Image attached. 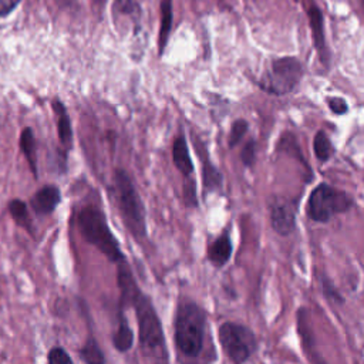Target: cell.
<instances>
[{
    "mask_svg": "<svg viewBox=\"0 0 364 364\" xmlns=\"http://www.w3.org/2000/svg\"><path fill=\"white\" fill-rule=\"evenodd\" d=\"M47 361L50 364H73V358L63 347H53L47 354Z\"/></svg>",
    "mask_w": 364,
    "mask_h": 364,
    "instance_id": "cb8c5ba5",
    "label": "cell"
},
{
    "mask_svg": "<svg viewBox=\"0 0 364 364\" xmlns=\"http://www.w3.org/2000/svg\"><path fill=\"white\" fill-rule=\"evenodd\" d=\"M202 185L205 192H220L223 186V176L209 158L202 159Z\"/></svg>",
    "mask_w": 364,
    "mask_h": 364,
    "instance_id": "e0dca14e",
    "label": "cell"
},
{
    "mask_svg": "<svg viewBox=\"0 0 364 364\" xmlns=\"http://www.w3.org/2000/svg\"><path fill=\"white\" fill-rule=\"evenodd\" d=\"M77 220L78 230L87 243L97 247L112 263L125 260L119 243L111 232L102 210L92 205H87L78 212Z\"/></svg>",
    "mask_w": 364,
    "mask_h": 364,
    "instance_id": "3957f363",
    "label": "cell"
},
{
    "mask_svg": "<svg viewBox=\"0 0 364 364\" xmlns=\"http://www.w3.org/2000/svg\"><path fill=\"white\" fill-rule=\"evenodd\" d=\"M232 242L228 233L218 236L208 247V259L215 267L225 266L232 256Z\"/></svg>",
    "mask_w": 364,
    "mask_h": 364,
    "instance_id": "4fadbf2b",
    "label": "cell"
},
{
    "mask_svg": "<svg viewBox=\"0 0 364 364\" xmlns=\"http://www.w3.org/2000/svg\"><path fill=\"white\" fill-rule=\"evenodd\" d=\"M9 213L11 215L13 220L24 228L26 230H28L30 233H33V225H31V218H30V212H28V206L26 202H23L21 199H13L9 202Z\"/></svg>",
    "mask_w": 364,
    "mask_h": 364,
    "instance_id": "ac0fdd59",
    "label": "cell"
},
{
    "mask_svg": "<svg viewBox=\"0 0 364 364\" xmlns=\"http://www.w3.org/2000/svg\"><path fill=\"white\" fill-rule=\"evenodd\" d=\"M114 11L121 16H129L132 18H138L141 9L136 0H115Z\"/></svg>",
    "mask_w": 364,
    "mask_h": 364,
    "instance_id": "603a6c76",
    "label": "cell"
},
{
    "mask_svg": "<svg viewBox=\"0 0 364 364\" xmlns=\"http://www.w3.org/2000/svg\"><path fill=\"white\" fill-rule=\"evenodd\" d=\"M353 206V200L347 192L331 185H317L307 199V215L314 222H328L333 216L347 212Z\"/></svg>",
    "mask_w": 364,
    "mask_h": 364,
    "instance_id": "8992f818",
    "label": "cell"
},
{
    "mask_svg": "<svg viewBox=\"0 0 364 364\" xmlns=\"http://www.w3.org/2000/svg\"><path fill=\"white\" fill-rule=\"evenodd\" d=\"M301 77L303 65L296 57H280L272 61L257 84L269 94L284 95L297 88Z\"/></svg>",
    "mask_w": 364,
    "mask_h": 364,
    "instance_id": "5b68a950",
    "label": "cell"
},
{
    "mask_svg": "<svg viewBox=\"0 0 364 364\" xmlns=\"http://www.w3.org/2000/svg\"><path fill=\"white\" fill-rule=\"evenodd\" d=\"M131 306L138 323V341L141 354L151 361H168V350L159 316L151 299L139 289Z\"/></svg>",
    "mask_w": 364,
    "mask_h": 364,
    "instance_id": "6da1fadb",
    "label": "cell"
},
{
    "mask_svg": "<svg viewBox=\"0 0 364 364\" xmlns=\"http://www.w3.org/2000/svg\"><path fill=\"white\" fill-rule=\"evenodd\" d=\"M270 225L273 230L280 236H289L296 228V205L291 200L273 196L269 200Z\"/></svg>",
    "mask_w": 364,
    "mask_h": 364,
    "instance_id": "ba28073f",
    "label": "cell"
},
{
    "mask_svg": "<svg viewBox=\"0 0 364 364\" xmlns=\"http://www.w3.org/2000/svg\"><path fill=\"white\" fill-rule=\"evenodd\" d=\"M172 158H173V164L175 166L179 169V172L188 178L192 175L193 172V162L189 156V151H188V144L186 139L179 135L175 138L173 145H172Z\"/></svg>",
    "mask_w": 364,
    "mask_h": 364,
    "instance_id": "5bb4252c",
    "label": "cell"
},
{
    "mask_svg": "<svg viewBox=\"0 0 364 364\" xmlns=\"http://www.w3.org/2000/svg\"><path fill=\"white\" fill-rule=\"evenodd\" d=\"M114 186H115L118 209L121 212L124 225L136 240L145 239L146 222H145L144 203L129 175L122 168H118L114 172Z\"/></svg>",
    "mask_w": 364,
    "mask_h": 364,
    "instance_id": "277c9868",
    "label": "cell"
},
{
    "mask_svg": "<svg viewBox=\"0 0 364 364\" xmlns=\"http://www.w3.org/2000/svg\"><path fill=\"white\" fill-rule=\"evenodd\" d=\"M219 343L228 358L233 363L247 361L257 348L253 331L239 323L225 321L218 331Z\"/></svg>",
    "mask_w": 364,
    "mask_h": 364,
    "instance_id": "52a82bcc",
    "label": "cell"
},
{
    "mask_svg": "<svg viewBox=\"0 0 364 364\" xmlns=\"http://www.w3.org/2000/svg\"><path fill=\"white\" fill-rule=\"evenodd\" d=\"M240 158H242V162L245 166L250 168L253 164H255V159H256V142L253 139H249L245 146L242 148V152H240Z\"/></svg>",
    "mask_w": 364,
    "mask_h": 364,
    "instance_id": "d4e9b609",
    "label": "cell"
},
{
    "mask_svg": "<svg viewBox=\"0 0 364 364\" xmlns=\"http://www.w3.org/2000/svg\"><path fill=\"white\" fill-rule=\"evenodd\" d=\"M78 354H80V358L88 364H104L105 363L104 353L92 336L88 337L85 344L80 348Z\"/></svg>",
    "mask_w": 364,
    "mask_h": 364,
    "instance_id": "ffe728a7",
    "label": "cell"
},
{
    "mask_svg": "<svg viewBox=\"0 0 364 364\" xmlns=\"http://www.w3.org/2000/svg\"><path fill=\"white\" fill-rule=\"evenodd\" d=\"M55 3L65 10H71V9H77V0H55Z\"/></svg>",
    "mask_w": 364,
    "mask_h": 364,
    "instance_id": "f1b7e54d",
    "label": "cell"
},
{
    "mask_svg": "<svg viewBox=\"0 0 364 364\" xmlns=\"http://www.w3.org/2000/svg\"><path fill=\"white\" fill-rule=\"evenodd\" d=\"M117 282L119 287V307L125 309L127 306H131L135 294L139 291V287L136 286V282L134 279V274L127 263V259L117 263Z\"/></svg>",
    "mask_w": 364,
    "mask_h": 364,
    "instance_id": "30bf717a",
    "label": "cell"
},
{
    "mask_svg": "<svg viewBox=\"0 0 364 364\" xmlns=\"http://www.w3.org/2000/svg\"><path fill=\"white\" fill-rule=\"evenodd\" d=\"M313 148H314L316 158L321 162L328 161L331 158V155L334 154V146L324 131L316 132L314 139H313Z\"/></svg>",
    "mask_w": 364,
    "mask_h": 364,
    "instance_id": "44dd1931",
    "label": "cell"
},
{
    "mask_svg": "<svg viewBox=\"0 0 364 364\" xmlns=\"http://www.w3.org/2000/svg\"><path fill=\"white\" fill-rule=\"evenodd\" d=\"M51 105L57 118V134L60 144L64 146V151H70L73 146V127L67 108L58 98H54Z\"/></svg>",
    "mask_w": 364,
    "mask_h": 364,
    "instance_id": "7c38bea8",
    "label": "cell"
},
{
    "mask_svg": "<svg viewBox=\"0 0 364 364\" xmlns=\"http://www.w3.org/2000/svg\"><path fill=\"white\" fill-rule=\"evenodd\" d=\"M21 0H0V17L11 13Z\"/></svg>",
    "mask_w": 364,
    "mask_h": 364,
    "instance_id": "83f0119b",
    "label": "cell"
},
{
    "mask_svg": "<svg viewBox=\"0 0 364 364\" xmlns=\"http://www.w3.org/2000/svg\"><path fill=\"white\" fill-rule=\"evenodd\" d=\"M309 21L313 33V41L317 53L320 54V58L323 63L327 64L328 61V53L326 48V38H324V23H323V14L320 9L316 4H310L307 9Z\"/></svg>",
    "mask_w": 364,
    "mask_h": 364,
    "instance_id": "8fae6325",
    "label": "cell"
},
{
    "mask_svg": "<svg viewBox=\"0 0 364 364\" xmlns=\"http://www.w3.org/2000/svg\"><path fill=\"white\" fill-rule=\"evenodd\" d=\"M134 344V331L127 320V316L122 313V309L118 314V327L112 336V346L119 353H127Z\"/></svg>",
    "mask_w": 364,
    "mask_h": 364,
    "instance_id": "9a60e30c",
    "label": "cell"
},
{
    "mask_svg": "<svg viewBox=\"0 0 364 364\" xmlns=\"http://www.w3.org/2000/svg\"><path fill=\"white\" fill-rule=\"evenodd\" d=\"M206 316L203 309L192 301L182 300L178 304L173 321L175 344L182 354L188 357H199L203 348Z\"/></svg>",
    "mask_w": 364,
    "mask_h": 364,
    "instance_id": "7a4b0ae2",
    "label": "cell"
},
{
    "mask_svg": "<svg viewBox=\"0 0 364 364\" xmlns=\"http://www.w3.org/2000/svg\"><path fill=\"white\" fill-rule=\"evenodd\" d=\"M20 149L31 169L33 176L37 179L38 171H37V155H36V136L30 127L23 128L20 134Z\"/></svg>",
    "mask_w": 364,
    "mask_h": 364,
    "instance_id": "2e32d148",
    "label": "cell"
},
{
    "mask_svg": "<svg viewBox=\"0 0 364 364\" xmlns=\"http://www.w3.org/2000/svg\"><path fill=\"white\" fill-rule=\"evenodd\" d=\"M60 200V189L55 185H44L31 196L30 205L36 215L47 216L55 210Z\"/></svg>",
    "mask_w": 364,
    "mask_h": 364,
    "instance_id": "9c48e42d",
    "label": "cell"
},
{
    "mask_svg": "<svg viewBox=\"0 0 364 364\" xmlns=\"http://www.w3.org/2000/svg\"><path fill=\"white\" fill-rule=\"evenodd\" d=\"M327 104H328V108L333 114H337V115H343L348 111V105L346 102L344 98L341 97H330L327 100Z\"/></svg>",
    "mask_w": 364,
    "mask_h": 364,
    "instance_id": "484cf974",
    "label": "cell"
},
{
    "mask_svg": "<svg viewBox=\"0 0 364 364\" xmlns=\"http://www.w3.org/2000/svg\"><path fill=\"white\" fill-rule=\"evenodd\" d=\"M172 27V0L161 1V27H159V54L168 43V37Z\"/></svg>",
    "mask_w": 364,
    "mask_h": 364,
    "instance_id": "d6986e66",
    "label": "cell"
},
{
    "mask_svg": "<svg viewBox=\"0 0 364 364\" xmlns=\"http://www.w3.org/2000/svg\"><path fill=\"white\" fill-rule=\"evenodd\" d=\"M249 129V124L246 119L243 118H239L236 121H233L232 127H230V132H229V138H228V145L229 148H235L240 141L242 138L245 136V134L247 132Z\"/></svg>",
    "mask_w": 364,
    "mask_h": 364,
    "instance_id": "7402d4cb",
    "label": "cell"
},
{
    "mask_svg": "<svg viewBox=\"0 0 364 364\" xmlns=\"http://www.w3.org/2000/svg\"><path fill=\"white\" fill-rule=\"evenodd\" d=\"M92 3H94L97 7H102L104 3H105V0H92Z\"/></svg>",
    "mask_w": 364,
    "mask_h": 364,
    "instance_id": "f546056e",
    "label": "cell"
},
{
    "mask_svg": "<svg viewBox=\"0 0 364 364\" xmlns=\"http://www.w3.org/2000/svg\"><path fill=\"white\" fill-rule=\"evenodd\" d=\"M323 290H324V296L327 299L333 300L334 303H343L344 301V299L340 294V291L327 279H323Z\"/></svg>",
    "mask_w": 364,
    "mask_h": 364,
    "instance_id": "4316f807",
    "label": "cell"
}]
</instances>
